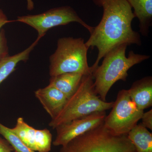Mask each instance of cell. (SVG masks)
Here are the masks:
<instances>
[{
	"label": "cell",
	"mask_w": 152,
	"mask_h": 152,
	"mask_svg": "<svg viewBox=\"0 0 152 152\" xmlns=\"http://www.w3.org/2000/svg\"><path fill=\"white\" fill-rule=\"evenodd\" d=\"M103 9L100 22L86 43L88 48L96 47L97 58L92 66V73L100 61L112 49L121 44L142 45L139 33L133 30L132 23L135 18L132 9L126 0H92Z\"/></svg>",
	"instance_id": "obj_1"
},
{
	"label": "cell",
	"mask_w": 152,
	"mask_h": 152,
	"mask_svg": "<svg viewBox=\"0 0 152 152\" xmlns=\"http://www.w3.org/2000/svg\"><path fill=\"white\" fill-rule=\"evenodd\" d=\"M128 46L123 44L112 49L103 57L101 65L92 72L95 91L103 101H106L108 93L116 82L126 81L130 68L150 58V56L135 53L133 51L126 56Z\"/></svg>",
	"instance_id": "obj_2"
},
{
	"label": "cell",
	"mask_w": 152,
	"mask_h": 152,
	"mask_svg": "<svg viewBox=\"0 0 152 152\" xmlns=\"http://www.w3.org/2000/svg\"><path fill=\"white\" fill-rule=\"evenodd\" d=\"M114 102L103 101L95 90L92 74L84 75L73 94L68 98L61 112L51 119L49 126L55 129L58 126L79 118L112 108Z\"/></svg>",
	"instance_id": "obj_3"
},
{
	"label": "cell",
	"mask_w": 152,
	"mask_h": 152,
	"mask_svg": "<svg viewBox=\"0 0 152 152\" xmlns=\"http://www.w3.org/2000/svg\"><path fill=\"white\" fill-rule=\"evenodd\" d=\"M58 152H137L127 135H116L104 123L75 138Z\"/></svg>",
	"instance_id": "obj_4"
},
{
	"label": "cell",
	"mask_w": 152,
	"mask_h": 152,
	"mask_svg": "<svg viewBox=\"0 0 152 152\" xmlns=\"http://www.w3.org/2000/svg\"><path fill=\"white\" fill-rule=\"evenodd\" d=\"M89 49L83 38H60L56 51L50 58V77L65 73L92 74L87 58Z\"/></svg>",
	"instance_id": "obj_5"
},
{
	"label": "cell",
	"mask_w": 152,
	"mask_h": 152,
	"mask_svg": "<svg viewBox=\"0 0 152 152\" xmlns=\"http://www.w3.org/2000/svg\"><path fill=\"white\" fill-rule=\"evenodd\" d=\"M112 110L104 121L105 126L116 135H127L141 119L144 111L132 101L128 90L119 91Z\"/></svg>",
	"instance_id": "obj_6"
},
{
	"label": "cell",
	"mask_w": 152,
	"mask_h": 152,
	"mask_svg": "<svg viewBox=\"0 0 152 152\" xmlns=\"http://www.w3.org/2000/svg\"><path fill=\"white\" fill-rule=\"evenodd\" d=\"M15 21L28 25L38 33L37 39H40L50 29L77 22L86 28L91 34L94 27L87 24L71 7H60L52 9L43 13L18 17Z\"/></svg>",
	"instance_id": "obj_7"
},
{
	"label": "cell",
	"mask_w": 152,
	"mask_h": 152,
	"mask_svg": "<svg viewBox=\"0 0 152 152\" xmlns=\"http://www.w3.org/2000/svg\"><path fill=\"white\" fill-rule=\"evenodd\" d=\"M106 111L96 112L60 125L56 128L57 136L53 145H66L73 139L91 130L104 123Z\"/></svg>",
	"instance_id": "obj_8"
},
{
	"label": "cell",
	"mask_w": 152,
	"mask_h": 152,
	"mask_svg": "<svg viewBox=\"0 0 152 152\" xmlns=\"http://www.w3.org/2000/svg\"><path fill=\"white\" fill-rule=\"evenodd\" d=\"M11 129L32 151L49 152L51 149L52 135L48 129H36L22 117L18 118L15 126Z\"/></svg>",
	"instance_id": "obj_9"
},
{
	"label": "cell",
	"mask_w": 152,
	"mask_h": 152,
	"mask_svg": "<svg viewBox=\"0 0 152 152\" xmlns=\"http://www.w3.org/2000/svg\"><path fill=\"white\" fill-rule=\"evenodd\" d=\"M34 94L51 119L61 112L68 99L65 95L50 85L37 90Z\"/></svg>",
	"instance_id": "obj_10"
},
{
	"label": "cell",
	"mask_w": 152,
	"mask_h": 152,
	"mask_svg": "<svg viewBox=\"0 0 152 152\" xmlns=\"http://www.w3.org/2000/svg\"><path fill=\"white\" fill-rule=\"evenodd\" d=\"M128 93L138 108L144 111L152 106V77L148 76L133 83Z\"/></svg>",
	"instance_id": "obj_11"
},
{
	"label": "cell",
	"mask_w": 152,
	"mask_h": 152,
	"mask_svg": "<svg viewBox=\"0 0 152 152\" xmlns=\"http://www.w3.org/2000/svg\"><path fill=\"white\" fill-rule=\"evenodd\" d=\"M134 9L135 18L138 19L140 32L147 37L152 21V0H126Z\"/></svg>",
	"instance_id": "obj_12"
},
{
	"label": "cell",
	"mask_w": 152,
	"mask_h": 152,
	"mask_svg": "<svg viewBox=\"0 0 152 152\" xmlns=\"http://www.w3.org/2000/svg\"><path fill=\"white\" fill-rule=\"evenodd\" d=\"M84 75L78 73H65L51 77L49 85L59 90L68 98L77 89Z\"/></svg>",
	"instance_id": "obj_13"
},
{
	"label": "cell",
	"mask_w": 152,
	"mask_h": 152,
	"mask_svg": "<svg viewBox=\"0 0 152 152\" xmlns=\"http://www.w3.org/2000/svg\"><path fill=\"white\" fill-rule=\"evenodd\" d=\"M39 40L37 39L28 48L23 51L12 56H7L0 60V85L15 71L19 62L28 60L30 53Z\"/></svg>",
	"instance_id": "obj_14"
},
{
	"label": "cell",
	"mask_w": 152,
	"mask_h": 152,
	"mask_svg": "<svg viewBox=\"0 0 152 152\" xmlns=\"http://www.w3.org/2000/svg\"><path fill=\"white\" fill-rule=\"evenodd\" d=\"M137 152H152V134L141 123L137 124L127 134Z\"/></svg>",
	"instance_id": "obj_15"
},
{
	"label": "cell",
	"mask_w": 152,
	"mask_h": 152,
	"mask_svg": "<svg viewBox=\"0 0 152 152\" xmlns=\"http://www.w3.org/2000/svg\"><path fill=\"white\" fill-rule=\"evenodd\" d=\"M0 134L4 137L16 152H35L30 149L11 129L0 123Z\"/></svg>",
	"instance_id": "obj_16"
},
{
	"label": "cell",
	"mask_w": 152,
	"mask_h": 152,
	"mask_svg": "<svg viewBox=\"0 0 152 152\" xmlns=\"http://www.w3.org/2000/svg\"><path fill=\"white\" fill-rule=\"evenodd\" d=\"M9 56V48L5 31L4 29L0 31V60Z\"/></svg>",
	"instance_id": "obj_17"
},
{
	"label": "cell",
	"mask_w": 152,
	"mask_h": 152,
	"mask_svg": "<svg viewBox=\"0 0 152 152\" xmlns=\"http://www.w3.org/2000/svg\"><path fill=\"white\" fill-rule=\"evenodd\" d=\"M141 124L147 129L152 130V110L151 109L148 111L143 113L142 115Z\"/></svg>",
	"instance_id": "obj_18"
},
{
	"label": "cell",
	"mask_w": 152,
	"mask_h": 152,
	"mask_svg": "<svg viewBox=\"0 0 152 152\" xmlns=\"http://www.w3.org/2000/svg\"><path fill=\"white\" fill-rule=\"evenodd\" d=\"M12 147L5 139L0 137V152H13Z\"/></svg>",
	"instance_id": "obj_19"
},
{
	"label": "cell",
	"mask_w": 152,
	"mask_h": 152,
	"mask_svg": "<svg viewBox=\"0 0 152 152\" xmlns=\"http://www.w3.org/2000/svg\"><path fill=\"white\" fill-rule=\"evenodd\" d=\"M11 22L12 21L9 20L8 19L6 15L2 10L0 9V30L3 26Z\"/></svg>",
	"instance_id": "obj_20"
}]
</instances>
